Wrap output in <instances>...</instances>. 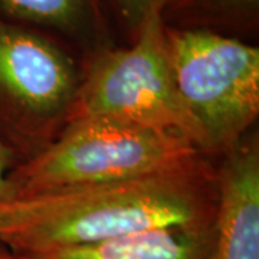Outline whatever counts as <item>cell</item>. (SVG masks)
<instances>
[{
  "label": "cell",
  "instance_id": "6da1fadb",
  "mask_svg": "<svg viewBox=\"0 0 259 259\" xmlns=\"http://www.w3.org/2000/svg\"><path fill=\"white\" fill-rule=\"evenodd\" d=\"M218 176L204 156L157 175L0 200V245L12 253L88 246L136 233L210 226Z\"/></svg>",
  "mask_w": 259,
  "mask_h": 259
},
{
  "label": "cell",
  "instance_id": "7a4b0ae2",
  "mask_svg": "<svg viewBox=\"0 0 259 259\" xmlns=\"http://www.w3.org/2000/svg\"><path fill=\"white\" fill-rule=\"evenodd\" d=\"M202 156L175 131L105 118L69 121L10 171L8 197L157 175Z\"/></svg>",
  "mask_w": 259,
  "mask_h": 259
},
{
  "label": "cell",
  "instance_id": "3957f363",
  "mask_svg": "<svg viewBox=\"0 0 259 259\" xmlns=\"http://www.w3.org/2000/svg\"><path fill=\"white\" fill-rule=\"evenodd\" d=\"M177 94L194 122L203 156H225L259 115V48L207 29L166 23Z\"/></svg>",
  "mask_w": 259,
  "mask_h": 259
},
{
  "label": "cell",
  "instance_id": "277c9868",
  "mask_svg": "<svg viewBox=\"0 0 259 259\" xmlns=\"http://www.w3.org/2000/svg\"><path fill=\"white\" fill-rule=\"evenodd\" d=\"M82 118L175 131L200 151L199 133L177 94L171 72L163 8L148 13L130 47L94 52L81 72L66 122Z\"/></svg>",
  "mask_w": 259,
  "mask_h": 259
},
{
  "label": "cell",
  "instance_id": "5b68a950",
  "mask_svg": "<svg viewBox=\"0 0 259 259\" xmlns=\"http://www.w3.org/2000/svg\"><path fill=\"white\" fill-rule=\"evenodd\" d=\"M81 79L52 37L0 16V134L32 156L64 128Z\"/></svg>",
  "mask_w": 259,
  "mask_h": 259
},
{
  "label": "cell",
  "instance_id": "8992f818",
  "mask_svg": "<svg viewBox=\"0 0 259 259\" xmlns=\"http://www.w3.org/2000/svg\"><path fill=\"white\" fill-rule=\"evenodd\" d=\"M210 259H259V141L248 133L222 156Z\"/></svg>",
  "mask_w": 259,
  "mask_h": 259
},
{
  "label": "cell",
  "instance_id": "52a82bcc",
  "mask_svg": "<svg viewBox=\"0 0 259 259\" xmlns=\"http://www.w3.org/2000/svg\"><path fill=\"white\" fill-rule=\"evenodd\" d=\"M213 226H177L66 249L13 253L16 259H210Z\"/></svg>",
  "mask_w": 259,
  "mask_h": 259
},
{
  "label": "cell",
  "instance_id": "ba28073f",
  "mask_svg": "<svg viewBox=\"0 0 259 259\" xmlns=\"http://www.w3.org/2000/svg\"><path fill=\"white\" fill-rule=\"evenodd\" d=\"M0 16L58 32L93 54L108 47L100 0H0Z\"/></svg>",
  "mask_w": 259,
  "mask_h": 259
},
{
  "label": "cell",
  "instance_id": "9c48e42d",
  "mask_svg": "<svg viewBox=\"0 0 259 259\" xmlns=\"http://www.w3.org/2000/svg\"><path fill=\"white\" fill-rule=\"evenodd\" d=\"M163 15L175 16L176 28L246 32L258 25L259 0H177Z\"/></svg>",
  "mask_w": 259,
  "mask_h": 259
},
{
  "label": "cell",
  "instance_id": "30bf717a",
  "mask_svg": "<svg viewBox=\"0 0 259 259\" xmlns=\"http://www.w3.org/2000/svg\"><path fill=\"white\" fill-rule=\"evenodd\" d=\"M122 22L133 32V36L147 18V15L156 8L164 9V0H112Z\"/></svg>",
  "mask_w": 259,
  "mask_h": 259
},
{
  "label": "cell",
  "instance_id": "8fae6325",
  "mask_svg": "<svg viewBox=\"0 0 259 259\" xmlns=\"http://www.w3.org/2000/svg\"><path fill=\"white\" fill-rule=\"evenodd\" d=\"M19 161V151L0 134V200L9 194V175Z\"/></svg>",
  "mask_w": 259,
  "mask_h": 259
},
{
  "label": "cell",
  "instance_id": "7c38bea8",
  "mask_svg": "<svg viewBox=\"0 0 259 259\" xmlns=\"http://www.w3.org/2000/svg\"><path fill=\"white\" fill-rule=\"evenodd\" d=\"M0 259H16V256L9 249H6L5 246L0 245Z\"/></svg>",
  "mask_w": 259,
  "mask_h": 259
},
{
  "label": "cell",
  "instance_id": "4fadbf2b",
  "mask_svg": "<svg viewBox=\"0 0 259 259\" xmlns=\"http://www.w3.org/2000/svg\"><path fill=\"white\" fill-rule=\"evenodd\" d=\"M176 2L177 0H164V9H166V8H168V6H171V5H173V3H176Z\"/></svg>",
  "mask_w": 259,
  "mask_h": 259
}]
</instances>
